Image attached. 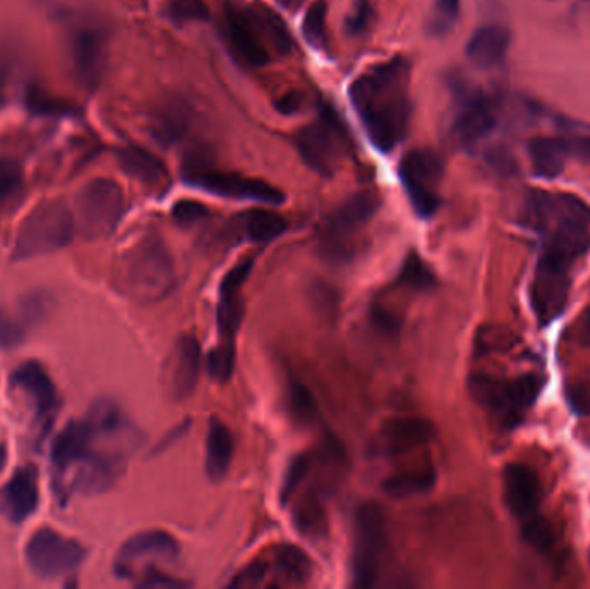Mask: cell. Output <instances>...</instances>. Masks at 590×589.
I'll list each match as a JSON object with an SVG mask.
<instances>
[{
	"mask_svg": "<svg viewBox=\"0 0 590 589\" xmlns=\"http://www.w3.org/2000/svg\"><path fill=\"white\" fill-rule=\"evenodd\" d=\"M21 334L20 327L11 322V320L5 318V316H0V346H14L20 342Z\"/></svg>",
	"mask_w": 590,
	"mask_h": 589,
	"instance_id": "48",
	"label": "cell"
},
{
	"mask_svg": "<svg viewBox=\"0 0 590 589\" xmlns=\"http://www.w3.org/2000/svg\"><path fill=\"white\" fill-rule=\"evenodd\" d=\"M85 558V548L52 529H38L26 544V562L41 579L73 573Z\"/></svg>",
	"mask_w": 590,
	"mask_h": 589,
	"instance_id": "13",
	"label": "cell"
},
{
	"mask_svg": "<svg viewBox=\"0 0 590 589\" xmlns=\"http://www.w3.org/2000/svg\"><path fill=\"white\" fill-rule=\"evenodd\" d=\"M28 106L32 111L40 115H59V112L70 111V108L41 94L40 91H32L28 94Z\"/></svg>",
	"mask_w": 590,
	"mask_h": 589,
	"instance_id": "45",
	"label": "cell"
},
{
	"mask_svg": "<svg viewBox=\"0 0 590 589\" xmlns=\"http://www.w3.org/2000/svg\"><path fill=\"white\" fill-rule=\"evenodd\" d=\"M563 139H565L570 158L590 163V135H574V137Z\"/></svg>",
	"mask_w": 590,
	"mask_h": 589,
	"instance_id": "46",
	"label": "cell"
},
{
	"mask_svg": "<svg viewBox=\"0 0 590 589\" xmlns=\"http://www.w3.org/2000/svg\"><path fill=\"white\" fill-rule=\"evenodd\" d=\"M470 393L479 405L487 408L501 422L515 425L523 419L541 390V382L535 375H521L513 381L492 377V375H473L470 378Z\"/></svg>",
	"mask_w": 590,
	"mask_h": 589,
	"instance_id": "8",
	"label": "cell"
},
{
	"mask_svg": "<svg viewBox=\"0 0 590 589\" xmlns=\"http://www.w3.org/2000/svg\"><path fill=\"white\" fill-rule=\"evenodd\" d=\"M233 369H236V342L219 340L218 346L207 357L209 375L215 381L228 382Z\"/></svg>",
	"mask_w": 590,
	"mask_h": 589,
	"instance_id": "33",
	"label": "cell"
},
{
	"mask_svg": "<svg viewBox=\"0 0 590 589\" xmlns=\"http://www.w3.org/2000/svg\"><path fill=\"white\" fill-rule=\"evenodd\" d=\"M109 58L108 29L96 23H83L70 35L71 68L80 87L96 91L103 82Z\"/></svg>",
	"mask_w": 590,
	"mask_h": 589,
	"instance_id": "14",
	"label": "cell"
},
{
	"mask_svg": "<svg viewBox=\"0 0 590 589\" xmlns=\"http://www.w3.org/2000/svg\"><path fill=\"white\" fill-rule=\"evenodd\" d=\"M387 540V522L381 505L363 502L354 515L352 540V579L356 588H373L381 574L382 555Z\"/></svg>",
	"mask_w": 590,
	"mask_h": 589,
	"instance_id": "9",
	"label": "cell"
},
{
	"mask_svg": "<svg viewBox=\"0 0 590 589\" xmlns=\"http://www.w3.org/2000/svg\"><path fill=\"white\" fill-rule=\"evenodd\" d=\"M203 351L201 345L191 334L180 337L171 351L168 365V389L177 401L191 398L201 377Z\"/></svg>",
	"mask_w": 590,
	"mask_h": 589,
	"instance_id": "15",
	"label": "cell"
},
{
	"mask_svg": "<svg viewBox=\"0 0 590 589\" xmlns=\"http://www.w3.org/2000/svg\"><path fill=\"white\" fill-rule=\"evenodd\" d=\"M121 170L153 191L170 188V173L161 159L141 146H127L116 154Z\"/></svg>",
	"mask_w": 590,
	"mask_h": 589,
	"instance_id": "18",
	"label": "cell"
},
{
	"mask_svg": "<svg viewBox=\"0 0 590 589\" xmlns=\"http://www.w3.org/2000/svg\"><path fill=\"white\" fill-rule=\"evenodd\" d=\"M400 283L413 287L417 291L432 289L435 284L434 274L418 254L411 253L406 257L405 266L400 272Z\"/></svg>",
	"mask_w": 590,
	"mask_h": 589,
	"instance_id": "36",
	"label": "cell"
},
{
	"mask_svg": "<svg viewBox=\"0 0 590 589\" xmlns=\"http://www.w3.org/2000/svg\"><path fill=\"white\" fill-rule=\"evenodd\" d=\"M376 11L372 0H356L351 13L346 17V34L360 38L372 32L375 25Z\"/></svg>",
	"mask_w": 590,
	"mask_h": 589,
	"instance_id": "35",
	"label": "cell"
},
{
	"mask_svg": "<svg viewBox=\"0 0 590 589\" xmlns=\"http://www.w3.org/2000/svg\"><path fill=\"white\" fill-rule=\"evenodd\" d=\"M495 115L483 97H470L461 106L455 121L456 137L462 144H475L494 130Z\"/></svg>",
	"mask_w": 590,
	"mask_h": 589,
	"instance_id": "24",
	"label": "cell"
},
{
	"mask_svg": "<svg viewBox=\"0 0 590 589\" xmlns=\"http://www.w3.org/2000/svg\"><path fill=\"white\" fill-rule=\"evenodd\" d=\"M444 175V163L434 151L411 149L399 165V179L409 203L421 218L437 213L438 183Z\"/></svg>",
	"mask_w": 590,
	"mask_h": 589,
	"instance_id": "12",
	"label": "cell"
},
{
	"mask_svg": "<svg viewBox=\"0 0 590 589\" xmlns=\"http://www.w3.org/2000/svg\"><path fill=\"white\" fill-rule=\"evenodd\" d=\"M287 229H289V224L286 218L268 209L249 213L244 221L245 236L254 244H269L277 241L278 237L287 232Z\"/></svg>",
	"mask_w": 590,
	"mask_h": 589,
	"instance_id": "27",
	"label": "cell"
},
{
	"mask_svg": "<svg viewBox=\"0 0 590 589\" xmlns=\"http://www.w3.org/2000/svg\"><path fill=\"white\" fill-rule=\"evenodd\" d=\"M225 35L231 52L251 68L266 67L273 56H287L293 49L286 22L261 2L249 8H228Z\"/></svg>",
	"mask_w": 590,
	"mask_h": 589,
	"instance_id": "2",
	"label": "cell"
},
{
	"mask_svg": "<svg viewBox=\"0 0 590 589\" xmlns=\"http://www.w3.org/2000/svg\"><path fill=\"white\" fill-rule=\"evenodd\" d=\"M411 64L406 58L388 59L358 76L349 88L352 108L375 149L390 153L408 133Z\"/></svg>",
	"mask_w": 590,
	"mask_h": 589,
	"instance_id": "1",
	"label": "cell"
},
{
	"mask_svg": "<svg viewBox=\"0 0 590 589\" xmlns=\"http://www.w3.org/2000/svg\"><path fill=\"white\" fill-rule=\"evenodd\" d=\"M287 411L299 425H311L318 416V405L311 390L299 381H290L286 393Z\"/></svg>",
	"mask_w": 590,
	"mask_h": 589,
	"instance_id": "29",
	"label": "cell"
},
{
	"mask_svg": "<svg viewBox=\"0 0 590 589\" xmlns=\"http://www.w3.org/2000/svg\"><path fill=\"white\" fill-rule=\"evenodd\" d=\"M252 260H244V262L237 263L233 268H230L227 275H225L224 280H221V287H219V292H240L242 286H244L245 280H248L249 275H251Z\"/></svg>",
	"mask_w": 590,
	"mask_h": 589,
	"instance_id": "43",
	"label": "cell"
},
{
	"mask_svg": "<svg viewBox=\"0 0 590 589\" xmlns=\"http://www.w3.org/2000/svg\"><path fill=\"white\" fill-rule=\"evenodd\" d=\"M23 189V170L13 159H0V204L13 201Z\"/></svg>",
	"mask_w": 590,
	"mask_h": 589,
	"instance_id": "39",
	"label": "cell"
},
{
	"mask_svg": "<svg viewBox=\"0 0 590 589\" xmlns=\"http://www.w3.org/2000/svg\"><path fill=\"white\" fill-rule=\"evenodd\" d=\"M170 16L174 23L209 22L210 11L206 0H171Z\"/></svg>",
	"mask_w": 590,
	"mask_h": 589,
	"instance_id": "38",
	"label": "cell"
},
{
	"mask_svg": "<svg viewBox=\"0 0 590 589\" xmlns=\"http://www.w3.org/2000/svg\"><path fill=\"white\" fill-rule=\"evenodd\" d=\"M266 579L265 562H252L251 565L240 570L236 579L230 582L231 588H254Z\"/></svg>",
	"mask_w": 590,
	"mask_h": 589,
	"instance_id": "44",
	"label": "cell"
},
{
	"mask_svg": "<svg viewBox=\"0 0 590 589\" xmlns=\"http://www.w3.org/2000/svg\"><path fill=\"white\" fill-rule=\"evenodd\" d=\"M275 564H277L281 579L290 585H304L310 579L311 568H313L310 556L305 555L301 548L293 546V544H284L278 548Z\"/></svg>",
	"mask_w": 590,
	"mask_h": 589,
	"instance_id": "28",
	"label": "cell"
},
{
	"mask_svg": "<svg viewBox=\"0 0 590 589\" xmlns=\"http://www.w3.org/2000/svg\"><path fill=\"white\" fill-rule=\"evenodd\" d=\"M326 16H328V8L325 0H316L308 13H305L304 22H302V35L305 43L310 44L314 50L325 52L328 49V29H326Z\"/></svg>",
	"mask_w": 590,
	"mask_h": 589,
	"instance_id": "30",
	"label": "cell"
},
{
	"mask_svg": "<svg viewBox=\"0 0 590 589\" xmlns=\"http://www.w3.org/2000/svg\"><path fill=\"white\" fill-rule=\"evenodd\" d=\"M378 206L381 201L375 192H358L344 201L339 208L326 218L320 232L323 256L337 263L349 260L356 236L370 224Z\"/></svg>",
	"mask_w": 590,
	"mask_h": 589,
	"instance_id": "7",
	"label": "cell"
},
{
	"mask_svg": "<svg viewBox=\"0 0 590 589\" xmlns=\"http://www.w3.org/2000/svg\"><path fill=\"white\" fill-rule=\"evenodd\" d=\"M96 436V431L88 423V420L71 422L52 444V461L56 467L64 470L71 465L83 464L92 455H96L92 452V444H94Z\"/></svg>",
	"mask_w": 590,
	"mask_h": 589,
	"instance_id": "20",
	"label": "cell"
},
{
	"mask_svg": "<svg viewBox=\"0 0 590 589\" xmlns=\"http://www.w3.org/2000/svg\"><path fill=\"white\" fill-rule=\"evenodd\" d=\"M523 538L530 546L542 553L550 552L554 546L553 527L539 514L523 520Z\"/></svg>",
	"mask_w": 590,
	"mask_h": 589,
	"instance_id": "37",
	"label": "cell"
},
{
	"mask_svg": "<svg viewBox=\"0 0 590 589\" xmlns=\"http://www.w3.org/2000/svg\"><path fill=\"white\" fill-rule=\"evenodd\" d=\"M577 340L582 346H590V308H587L577 322Z\"/></svg>",
	"mask_w": 590,
	"mask_h": 589,
	"instance_id": "50",
	"label": "cell"
},
{
	"mask_svg": "<svg viewBox=\"0 0 590 589\" xmlns=\"http://www.w3.org/2000/svg\"><path fill=\"white\" fill-rule=\"evenodd\" d=\"M186 129V115L183 108L170 105L168 108L162 109L159 115H156L154 120V135L166 144L177 142L182 137L183 132Z\"/></svg>",
	"mask_w": 590,
	"mask_h": 589,
	"instance_id": "32",
	"label": "cell"
},
{
	"mask_svg": "<svg viewBox=\"0 0 590 589\" xmlns=\"http://www.w3.org/2000/svg\"><path fill=\"white\" fill-rule=\"evenodd\" d=\"M314 303L318 304L320 310L323 313L335 312V304H337V299H335V292L330 291V287H326V284H318L314 287Z\"/></svg>",
	"mask_w": 590,
	"mask_h": 589,
	"instance_id": "47",
	"label": "cell"
},
{
	"mask_svg": "<svg viewBox=\"0 0 590 589\" xmlns=\"http://www.w3.org/2000/svg\"><path fill=\"white\" fill-rule=\"evenodd\" d=\"M180 555V544L170 532L145 531L130 538L116 556V574L124 579L161 573L159 567L173 564ZM139 581V582H141Z\"/></svg>",
	"mask_w": 590,
	"mask_h": 589,
	"instance_id": "11",
	"label": "cell"
},
{
	"mask_svg": "<svg viewBox=\"0 0 590 589\" xmlns=\"http://www.w3.org/2000/svg\"><path fill=\"white\" fill-rule=\"evenodd\" d=\"M37 470L34 467H23L14 473L13 479L0 491V510L8 515L13 522H23L34 515L38 508Z\"/></svg>",
	"mask_w": 590,
	"mask_h": 589,
	"instance_id": "17",
	"label": "cell"
},
{
	"mask_svg": "<svg viewBox=\"0 0 590 589\" xmlns=\"http://www.w3.org/2000/svg\"><path fill=\"white\" fill-rule=\"evenodd\" d=\"M284 8L290 9V11H296V9L301 8L304 4L305 0H278Z\"/></svg>",
	"mask_w": 590,
	"mask_h": 589,
	"instance_id": "51",
	"label": "cell"
},
{
	"mask_svg": "<svg viewBox=\"0 0 590 589\" xmlns=\"http://www.w3.org/2000/svg\"><path fill=\"white\" fill-rule=\"evenodd\" d=\"M296 526L308 538H323L326 532L325 508L316 498H308L296 510Z\"/></svg>",
	"mask_w": 590,
	"mask_h": 589,
	"instance_id": "31",
	"label": "cell"
},
{
	"mask_svg": "<svg viewBox=\"0 0 590 589\" xmlns=\"http://www.w3.org/2000/svg\"><path fill=\"white\" fill-rule=\"evenodd\" d=\"M566 401L577 416H590V377H580L566 384Z\"/></svg>",
	"mask_w": 590,
	"mask_h": 589,
	"instance_id": "41",
	"label": "cell"
},
{
	"mask_svg": "<svg viewBox=\"0 0 590 589\" xmlns=\"http://www.w3.org/2000/svg\"><path fill=\"white\" fill-rule=\"evenodd\" d=\"M236 441L227 423L210 419L206 437V472L213 482L224 481L230 470Z\"/></svg>",
	"mask_w": 590,
	"mask_h": 589,
	"instance_id": "23",
	"label": "cell"
},
{
	"mask_svg": "<svg viewBox=\"0 0 590 589\" xmlns=\"http://www.w3.org/2000/svg\"><path fill=\"white\" fill-rule=\"evenodd\" d=\"M308 469H310V461H308V457H304V455H299V457L290 461L286 478H284V484H281V503H289L292 494L298 491L299 485L304 481Z\"/></svg>",
	"mask_w": 590,
	"mask_h": 589,
	"instance_id": "42",
	"label": "cell"
},
{
	"mask_svg": "<svg viewBox=\"0 0 590 589\" xmlns=\"http://www.w3.org/2000/svg\"><path fill=\"white\" fill-rule=\"evenodd\" d=\"M381 437L388 452H411L434 440L435 428L421 417H394L384 423Z\"/></svg>",
	"mask_w": 590,
	"mask_h": 589,
	"instance_id": "19",
	"label": "cell"
},
{
	"mask_svg": "<svg viewBox=\"0 0 590 589\" xmlns=\"http://www.w3.org/2000/svg\"><path fill=\"white\" fill-rule=\"evenodd\" d=\"M183 180L192 188L228 197V200L252 201V203L278 204L286 201L280 189L261 179H251L233 171H219L210 168L201 159L186 161L183 167Z\"/></svg>",
	"mask_w": 590,
	"mask_h": 589,
	"instance_id": "10",
	"label": "cell"
},
{
	"mask_svg": "<svg viewBox=\"0 0 590 589\" xmlns=\"http://www.w3.org/2000/svg\"><path fill=\"white\" fill-rule=\"evenodd\" d=\"M504 498L509 510L525 520L539 512L542 500L541 479L529 465L509 464L504 469Z\"/></svg>",
	"mask_w": 590,
	"mask_h": 589,
	"instance_id": "16",
	"label": "cell"
},
{
	"mask_svg": "<svg viewBox=\"0 0 590 589\" xmlns=\"http://www.w3.org/2000/svg\"><path fill=\"white\" fill-rule=\"evenodd\" d=\"M75 213L62 200L47 201L26 216L14 241V260L56 253L75 236Z\"/></svg>",
	"mask_w": 590,
	"mask_h": 589,
	"instance_id": "4",
	"label": "cell"
},
{
	"mask_svg": "<svg viewBox=\"0 0 590 589\" xmlns=\"http://www.w3.org/2000/svg\"><path fill=\"white\" fill-rule=\"evenodd\" d=\"M11 382H13V386L25 390L26 396L32 399L40 416H46L56 407V399H58L56 386L50 381L46 369L37 361H26L23 365L17 366Z\"/></svg>",
	"mask_w": 590,
	"mask_h": 589,
	"instance_id": "22",
	"label": "cell"
},
{
	"mask_svg": "<svg viewBox=\"0 0 590 589\" xmlns=\"http://www.w3.org/2000/svg\"><path fill=\"white\" fill-rule=\"evenodd\" d=\"M302 106H304V96L299 92H290L278 100L277 108L284 115H293V112L301 111Z\"/></svg>",
	"mask_w": 590,
	"mask_h": 589,
	"instance_id": "49",
	"label": "cell"
},
{
	"mask_svg": "<svg viewBox=\"0 0 590 589\" xmlns=\"http://www.w3.org/2000/svg\"><path fill=\"white\" fill-rule=\"evenodd\" d=\"M209 209L203 203L192 200L178 201L171 209L174 224L182 229H192L195 225L203 224L209 218Z\"/></svg>",
	"mask_w": 590,
	"mask_h": 589,
	"instance_id": "40",
	"label": "cell"
},
{
	"mask_svg": "<svg viewBox=\"0 0 590 589\" xmlns=\"http://www.w3.org/2000/svg\"><path fill=\"white\" fill-rule=\"evenodd\" d=\"M5 461H8V452H5L4 444L0 443V472L4 470Z\"/></svg>",
	"mask_w": 590,
	"mask_h": 589,
	"instance_id": "52",
	"label": "cell"
},
{
	"mask_svg": "<svg viewBox=\"0 0 590 589\" xmlns=\"http://www.w3.org/2000/svg\"><path fill=\"white\" fill-rule=\"evenodd\" d=\"M435 484V470L432 465H421L414 469L400 470L384 482V490L394 498H409L414 494H423Z\"/></svg>",
	"mask_w": 590,
	"mask_h": 589,
	"instance_id": "26",
	"label": "cell"
},
{
	"mask_svg": "<svg viewBox=\"0 0 590 589\" xmlns=\"http://www.w3.org/2000/svg\"><path fill=\"white\" fill-rule=\"evenodd\" d=\"M352 139L339 115L322 105L318 120L296 135V147L305 165L322 177H332L340 163L351 154Z\"/></svg>",
	"mask_w": 590,
	"mask_h": 589,
	"instance_id": "5",
	"label": "cell"
},
{
	"mask_svg": "<svg viewBox=\"0 0 590 589\" xmlns=\"http://www.w3.org/2000/svg\"><path fill=\"white\" fill-rule=\"evenodd\" d=\"M511 44L508 28L501 25H485L477 29L468 40L467 56L471 63L482 70L497 67L506 58Z\"/></svg>",
	"mask_w": 590,
	"mask_h": 589,
	"instance_id": "21",
	"label": "cell"
},
{
	"mask_svg": "<svg viewBox=\"0 0 590 589\" xmlns=\"http://www.w3.org/2000/svg\"><path fill=\"white\" fill-rule=\"evenodd\" d=\"M459 8H461V0H435L429 25H426L430 34L434 37H444L449 34L458 22Z\"/></svg>",
	"mask_w": 590,
	"mask_h": 589,
	"instance_id": "34",
	"label": "cell"
},
{
	"mask_svg": "<svg viewBox=\"0 0 590 589\" xmlns=\"http://www.w3.org/2000/svg\"><path fill=\"white\" fill-rule=\"evenodd\" d=\"M530 159L533 171L544 179H554L565 170L570 158L565 139L539 137L530 142Z\"/></svg>",
	"mask_w": 590,
	"mask_h": 589,
	"instance_id": "25",
	"label": "cell"
},
{
	"mask_svg": "<svg viewBox=\"0 0 590 589\" xmlns=\"http://www.w3.org/2000/svg\"><path fill=\"white\" fill-rule=\"evenodd\" d=\"M121 291L139 303H157L168 298L177 286L173 257L161 237H142L121 257L118 266Z\"/></svg>",
	"mask_w": 590,
	"mask_h": 589,
	"instance_id": "3",
	"label": "cell"
},
{
	"mask_svg": "<svg viewBox=\"0 0 590 589\" xmlns=\"http://www.w3.org/2000/svg\"><path fill=\"white\" fill-rule=\"evenodd\" d=\"M124 213V192L109 179L91 180L76 195L75 229L85 241H100L115 232Z\"/></svg>",
	"mask_w": 590,
	"mask_h": 589,
	"instance_id": "6",
	"label": "cell"
}]
</instances>
